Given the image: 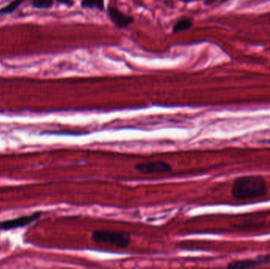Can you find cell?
<instances>
[{
	"label": "cell",
	"mask_w": 270,
	"mask_h": 269,
	"mask_svg": "<svg viewBox=\"0 0 270 269\" xmlns=\"http://www.w3.org/2000/svg\"><path fill=\"white\" fill-rule=\"evenodd\" d=\"M268 192L266 182L260 175H244L235 178L232 188V197L238 201L261 198Z\"/></svg>",
	"instance_id": "6da1fadb"
},
{
	"label": "cell",
	"mask_w": 270,
	"mask_h": 269,
	"mask_svg": "<svg viewBox=\"0 0 270 269\" xmlns=\"http://www.w3.org/2000/svg\"><path fill=\"white\" fill-rule=\"evenodd\" d=\"M91 239L97 244H109L118 248H127L131 244V236L128 232L94 231L91 234Z\"/></svg>",
	"instance_id": "7a4b0ae2"
},
{
	"label": "cell",
	"mask_w": 270,
	"mask_h": 269,
	"mask_svg": "<svg viewBox=\"0 0 270 269\" xmlns=\"http://www.w3.org/2000/svg\"><path fill=\"white\" fill-rule=\"evenodd\" d=\"M41 216L42 211H37V212H34L31 215L23 216V217L13 219V220L1 221L0 222V230L8 231V230L27 227V226L33 224L36 220H38Z\"/></svg>",
	"instance_id": "3957f363"
},
{
	"label": "cell",
	"mask_w": 270,
	"mask_h": 269,
	"mask_svg": "<svg viewBox=\"0 0 270 269\" xmlns=\"http://www.w3.org/2000/svg\"><path fill=\"white\" fill-rule=\"evenodd\" d=\"M134 169L142 174H155L173 171V167L165 161L158 160L138 164L134 166Z\"/></svg>",
	"instance_id": "277c9868"
},
{
	"label": "cell",
	"mask_w": 270,
	"mask_h": 269,
	"mask_svg": "<svg viewBox=\"0 0 270 269\" xmlns=\"http://www.w3.org/2000/svg\"><path fill=\"white\" fill-rule=\"evenodd\" d=\"M108 15L115 26L120 30L128 28L134 21V18L132 16L127 15L124 13L121 12L117 7L112 6L108 7Z\"/></svg>",
	"instance_id": "5b68a950"
},
{
	"label": "cell",
	"mask_w": 270,
	"mask_h": 269,
	"mask_svg": "<svg viewBox=\"0 0 270 269\" xmlns=\"http://www.w3.org/2000/svg\"><path fill=\"white\" fill-rule=\"evenodd\" d=\"M192 25H193V20L191 18H187V17L180 18L173 26V34H178V33L188 30L189 29L191 28Z\"/></svg>",
	"instance_id": "8992f818"
},
{
	"label": "cell",
	"mask_w": 270,
	"mask_h": 269,
	"mask_svg": "<svg viewBox=\"0 0 270 269\" xmlns=\"http://www.w3.org/2000/svg\"><path fill=\"white\" fill-rule=\"evenodd\" d=\"M256 266H258L256 259L255 260L247 259V260L234 261V262L230 263L227 267H231V268H248V267H254Z\"/></svg>",
	"instance_id": "52a82bcc"
},
{
	"label": "cell",
	"mask_w": 270,
	"mask_h": 269,
	"mask_svg": "<svg viewBox=\"0 0 270 269\" xmlns=\"http://www.w3.org/2000/svg\"><path fill=\"white\" fill-rule=\"evenodd\" d=\"M81 5L84 9H97L101 11H105L104 0H82Z\"/></svg>",
	"instance_id": "ba28073f"
},
{
	"label": "cell",
	"mask_w": 270,
	"mask_h": 269,
	"mask_svg": "<svg viewBox=\"0 0 270 269\" xmlns=\"http://www.w3.org/2000/svg\"><path fill=\"white\" fill-rule=\"evenodd\" d=\"M24 0H14L10 3L8 5L6 6L3 9L0 10V14H8L14 12L18 9V7L22 4Z\"/></svg>",
	"instance_id": "9c48e42d"
},
{
	"label": "cell",
	"mask_w": 270,
	"mask_h": 269,
	"mask_svg": "<svg viewBox=\"0 0 270 269\" xmlns=\"http://www.w3.org/2000/svg\"><path fill=\"white\" fill-rule=\"evenodd\" d=\"M54 4L53 0H33V6L39 9H48Z\"/></svg>",
	"instance_id": "30bf717a"
},
{
	"label": "cell",
	"mask_w": 270,
	"mask_h": 269,
	"mask_svg": "<svg viewBox=\"0 0 270 269\" xmlns=\"http://www.w3.org/2000/svg\"><path fill=\"white\" fill-rule=\"evenodd\" d=\"M256 260L258 266L261 264H270V254L258 256Z\"/></svg>",
	"instance_id": "8fae6325"
},
{
	"label": "cell",
	"mask_w": 270,
	"mask_h": 269,
	"mask_svg": "<svg viewBox=\"0 0 270 269\" xmlns=\"http://www.w3.org/2000/svg\"><path fill=\"white\" fill-rule=\"evenodd\" d=\"M59 4H63V5L67 6V7H72L75 4L73 0H56Z\"/></svg>",
	"instance_id": "7c38bea8"
},
{
	"label": "cell",
	"mask_w": 270,
	"mask_h": 269,
	"mask_svg": "<svg viewBox=\"0 0 270 269\" xmlns=\"http://www.w3.org/2000/svg\"><path fill=\"white\" fill-rule=\"evenodd\" d=\"M180 1H181V2L183 3H190L193 2V1H194V0H180Z\"/></svg>",
	"instance_id": "4fadbf2b"
},
{
	"label": "cell",
	"mask_w": 270,
	"mask_h": 269,
	"mask_svg": "<svg viewBox=\"0 0 270 269\" xmlns=\"http://www.w3.org/2000/svg\"><path fill=\"white\" fill-rule=\"evenodd\" d=\"M268 142H269V143H270V140H269V141H268Z\"/></svg>",
	"instance_id": "5bb4252c"
}]
</instances>
